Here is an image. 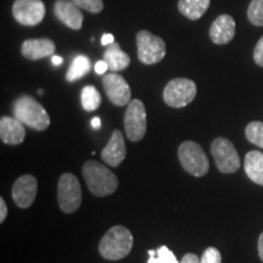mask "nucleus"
<instances>
[{"label":"nucleus","instance_id":"33","mask_svg":"<svg viewBox=\"0 0 263 263\" xmlns=\"http://www.w3.org/2000/svg\"><path fill=\"white\" fill-rule=\"evenodd\" d=\"M258 256L263 262V233L258 238Z\"/></svg>","mask_w":263,"mask_h":263},{"label":"nucleus","instance_id":"35","mask_svg":"<svg viewBox=\"0 0 263 263\" xmlns=\"http://www.w3.org/2000/svg\"><path fill=\"white\" fill-rule=\"evenodd\" d=\"M90 123H91V127L95 128V129H99V128L101 127V120L99 117H94Z\"/></svg>","mask_w":263,"mask_h":263},{"label":"nucleus","instance_id":"18","mask_svg":"<svg viewBox=\"0 0 263 263\" xmlns=\"http://www.w3.org/2000/svg\"><path fill=\"white\" fill-rule=\"evenodd\" d=\"M104 60L107 62L108 70L112 72L123 71L129 66L130 58L127 52L121 49L118 43H112L106 48L104 52Z\"/></svg>","mask_w":263,"mask_h":263},{"label":"nucleus","instance_id":"20","mask_svg":"<svg viewBox=\"0 0 263 263\" xmlns=\"http://www.w3.org/2000/svg\"><path fill=\"white\" fill-rule=\"evenodd\" d=\"M210 4L211 0H179L178 10L186 18L195 21L202 17L209 10Z\"/></svg>","mask_w":263,"mask_h":263},{"label":"nucleus","instance_id":"15","mask_svg":"<svg viewBox=\"0 0 263 263\" xmlns=\"http://www.w3.org/2000/svg\"><path fill=\"white\" fill-rule=\"evenodd\" d=\"M236 25L234 18L230 15L218 16L210 28V38L215 44L223 45L228 44L233 41L235 35Z\"/></svg>","mask_w":263,"mask_h":263},{"label":"nucleus","instance_id":"2","mask_svg":"<svg viewBox=\"0 0 263 263\" xmlns=\"http://www.w3.org/2000/svg\"><path fill=\"white\" fill-rule=\"evenodd\" d=\"M133 248V235L123 226H115L106 232L99 244V252L108 261H118L129 255Z\"/></svg>","mask_w":263,"mask_h":263},{"label":"nucleus","instance_id":"5","mask_svg":"<svg viewBox=\"0 0 263 263\" xmlns=\"http://www.w3.org/2000/svg\"><path fill=\"white\" fill-rule=\"evenodd\" d=\"M197 93L195 82L189 78H174L163 89V100L173 108H182L193 103Z\"/></svg>","mask_w":263,"mask_h":263},{"label":"nucleus","instance_id":"28","mask_svg":"<svg viewBox=\"0 0 263 263\" xmlns=\"http://www.w3.org/2000/svg\"><path fill=\"white\" fill-rule=\"evenodd\" d=\"M254 60L258 66L263 67V35L256 44L254 50Z\"/></svg>","mask_w":263,"mask_h":263},{"label":"nucleus","instance_id":"6","mask_svg":"<svg viewBox=\"0 0 263 263\" xmlns=\"http://www.w3.org/2000/svg\"><path fill=\"white\" fill-rule=\"evenodd\" d=\"M58 202L62 212L73 213L81 207L82 188L80 180L72 173H64L58 184Z\"/></svg>","mask_w":263,"mask_h":263},{"label":"nucleus","instance_id":"27","mask_svg":"<svg viewBox=\"0 0 263 263\" xmlns=\"http://www.w3.org/2000/svg\"><path fill=\"white\" fill-rule=\"evenodd\" d=\"M200 263H222L221 252L218 249L210 246L203 251Z\"/></svg>","mask_w":263,"mask_h":263},{"label":"nucleus","instance_id":"3","mask_svg":"<svg viewBox=\"0 0 263 263\" xmlns=\"http://www.w3.org/2000/svg\"><path fill=\"white\" fill-rule=\"evenodd\" d=\"M14 117L25 126L35 130H45L50 126V116L44 107L31 95H21L12 104Z\"/></svg>","mask_w":263,"mask_h":263},{"label":"nucleus","instance_id":"7","mask_svg":"<svg viewBox=\"0 0 263 263\" xmlns=\"http://www.w3.org/2000/svg\"><path fill=\"white\" fill-rule=\"evenodd\" d=\"M138 59L144 65H155L162 61L166 55V44L163 39L149 31L141 29L137 34Z\"/></svg>","mask_w":263,"mask_h":263},{"label":"nucleus","instance_id":"8","mask_svg":"<svg viewBox=\"0 0 263 263\" xmlns=\"http://www.w3.org/2000/svg\"><path fill=\"white\" fill-rule=\"evenodd\" d=\"M146 110L143 101L133 99L124 114V130L130 141H139L146 133Z\"/></svg>","mask_w":263,"mask_h":263},{"label":"nucleus","instance_id":"13","mask_svg":"<svg viewBox=\"0 0 263 263\" xmlns=\"http://www.w3.org/2000/svg\"><path fill=\"white\" fill-rule=\"evenodd\" d=\"M54 14L59 21L74 31H78L83 26L84 17L81 8L72 0H57L54 4Z\"/></svg>","mask_w":263,"mask_h":263},{"label":"nucleus","instance_id":"34","mask_svg":"<svg viewBox=\"0 0 263 263\" xmlns=\"http://www.w3.org/2000/svg\"><path fill=\"white\" fill-rule=\"evenodd\" d=\"M51 62H52V65L60 66L62 62H64V59H62L61 57H58V55H52V57H51Z\"/></svg>","mask_w":263,"mask_h":263},{"label":"nucleus","instance_id":"12","mask_svg":"<svg viewBox=\"0 0 263 263\" xmlns=\"http://www.w3.org/2000/svg\"><path fill=\"white\" fill-rule=\"evenodd\" d=\"M38 182L32 174H25L15 180L12 185V200L20 209H28L37 196Z\"/></svg>","mask_w":263,"mask_h":263},{"label":"nucleus","instance_id":"21","mask_svg":"<svg viewBox=\"0 0 263 263\" xmlns=\"http://www.w3.org/2000/svg\"><path fill=\"white\" fill-rule=\"evenodd\" d=\"M91 68V62L85 55H77L72 60L70 67H68L67 73H66V80L67 82H76L84 77Z\"/></svg>","mask_w":263,"mask_h":263},{"label":"nucleus","instance_id":"36","mask_svg":"<svg viewBox=\"0 0 263 263\" xmlns=\"http://www.w3.org/2000/svg\"><path fill=\"white\" fill-rule=\"evenodd\" d=\"M38 94L42 95V94H43V89H39V90H38Z\"/></svg>","mask_w":263,"mask_h":263},{"label":"nucleus","instance_id":"25","mask_svg":"<svg viewBox=\"0 0 263 263\" xmlns=\"http://www.w3.org/2000/svg\"><path fill=\"white\" fill-rule=\"evenodd\" d=\"M248 17L252 25L263 26V0H251L248 9Z\"/></svg>","mask_w":263,"mask_h":263},{"label":"nucleus","instance_id":"24","mask_svg":"<svg viewBox=\"0 0 263 263\" xmlns=\"http://www.w3.org/2000/svg\"><path fill=\"white\" fill-rule=\"evenodd\" d=\"M245 136L250 143L263 149V122H250L245 129Z\"/></svg>","mask_w":263,"mask_h":263},{"label":"nucleus","instance_id":"17","mask_svg":"<svg viewBox=\"0 0 263 263\" xmlns=\"http://www.w3.org/2000/svg\"><path fill=\"white\" fill-rule=\"evenodd\" d=\"M26 129L24 123L16 117L3 116L0 118V138L8 145H18L25 140Z\"/></svg>","mask_w":263,"mask_h":263},{"label":"nucleus","instance_id":"1","mask_svg":"<svg viewBox=\"0 0 263 263\" xmlns=\"http://www.w3.org/2000/svg\"><path fill=\"white\" fill-rule=\"evenodd\" d=\"M84 180L93 195L105 197L111 195L118 188V178L112 171L95 160L87 161L82 167Z\"/></svg>","mask_w":263,"mask_h":263},{"label":"nucleus","instance_id":"10","mask_svg":"<svg viewBox=\"0 0 263 263\" xmlns=\"http://www.w3.org/2000/svg\"><path fill=\"white\" fill-rule=\"evenodd\" d=\"M12 16L22 26H37L44 20L45 5L42 0H15Z\"/></svg>","mask_w":263,"mask_h":263},{"label":"nucleus","instance_id":"14","mask_svg":"<svg viewBox=\"0 0 263 263\" xmlns=\"http://www.w3.org/2000/svg\"><path fill=\"white\" fill-rule=\"evenodd\" d=\"M126 154L127 149L122 132L118 129L114 130L106 146L101 151V157H103L104 162L111 167H117L126 159Z\"/></svg>","mask_w":263,"mask_h":263},{"label":"nucleus","instance_id":"19","mask_svg":"<svg viewBox=\"0 0 263 263\" xmlns=\"http://www.w3.org/2000/svg\"><path fill=\"white\" fill-rule=\"evenodd\" d=\"M244 168L246 176L252 182L263 185V154L261 151L252 150L246 154Z\"/></svg>","mask_w":263,"mask_h":263},{"label":"nucleus","instance_id":"29","mask_svg":"<svg viewBox=\"0 0 263 263\" xmlns=\"http://www.w3.org/2000/svg\"><path fill=\"white\" fill-rule=\"evenodd\" d=\"M94 68H95V72H97L98 74H104L105 72L108 70V65L105 60H100V61H98L97 64H95Z\"/></svg>","mask_w":263,"mask_h":263},{"label":"nucleus","instance_id":"30","mask_svg":"<svg viewBox=\"0 0 263 263\" xmlns=\"http://www.w3.org/2000/svg\"><path fill=\"white\" fill-rule=\"evenodd\" d=\"M6 216H8V206H6L5 200L2 197L0 199V222H4Z\"/></svg>","mask_w":263,"mask_h":263},{"label":"nucleus","instance_id":"23","mask_svg":"<svg viewBox=\"0 0 263 263\" xmlns=\"http://www.w3.org/2000/svg\"><path fill=\"white\" fill-rule=\"evenodd\" d=\"M147 263H179L176 256L167 246H160L157 250H149Z\"/></svg>","mask_w":263,"mask_h":263},{"label":"nucleus","instance_id":"16","mask_svg":"<svg viewBox=\"0 0 263 263\" xmlns=\"http://www.w3.org/2000/svg\"><path fill=\"white\" fill-rule=\"evenodd\" d=\"M55 43L49 38L27 39L22 43L21 52L28 60L37 61L41 59L52 57L55 52Z\"/></svg>","mask_w":263,"mask_h":263},{"label":"nucleus","instance_id":"9","mask_svg":"<svg viewBox=\"0 0 263 263\" xmlns=\"http://www.w3.org/2000/svg\"><path fill=\"white\" fill-rule=\"evenodd\" d=\"M211 153L217 168L222 173H235L240 168V157L234 144L227 138H216L212 141Z\"/></svg>","mask_w":263,"mask_h":263},{"label":"nucleus","instance_id":"32","mask_svg":"<svg viewBox=\"0 0 263 263\" xmlns=\"http://www.w3.org/2000/svg\"><path fill=\"white\" fill-rule=\"evenodd\" d=\"M115 43V37L111 33H106V34L103 35V38H101V44L104 45V47H108L110 44H112Z\"/></svg>","mask_w":263,"mask_h":263},{"label":"nucleus","instance_id":"31","mask_svg":"<svg viewBox=\"0 0 263 263\" xmlns=\"http://www.w3.org/2000/svg\"><path fill=\"white\" fill-rule=\"evenodd\" d=\"M180 263H200V258L195 254H186L183 256Z\"/></svg>","mask_w":263,"mask_h":263},{"label":"nucleus","instance_id":"22","mask_svg":"<svg viewBox=\"0 0 263 263\" xmlns=\"http://www.w3.org/2000/svg\"><path fill=\"white\" fill-rule=\"evenodd\" d=\"M81 101L85 111H95L101 104V95L94 85H85L82 89Z\"/></svg>","mask_w":263,"mask_h":263},{"label":"nucleus","instance_id":"11","mask_svg":"<svg viewBox=\"0 0 263 263\" xmlns=\"http://www.w3.org/2000/svg\"><path fill=\"white\" fill-rule=\"evenodd\" d=\"M103 87L108 100L116 106H124L130 103L132 90L129 84L116 72L104 76Z\"/></svg>","mask_w":263,"mask_h":263},{"label":"nucleus","instance_id":"26","mask_svg":"<svg viewBox=\"0 0 263 263\" xmlns=\"http://www.w3.org/2000/svg\"><path fill=\"white\" fill-rule=\"evenodd\" d=\"M72 2L81 9L87 10L88 12H93V14H99L104 10L103 0H72Z\"/></svg>","mask_w":263,"mask_h":263},{"label":"nucleus","instance_id":"4","mask_svg":"<svg viewBox=\"0 0 263 263\" xmlns=\"http://www.w3.org/2000/svg\"><path fill=\"white\" fill-rule=\"evenodd\" d=\"M178 157L185 172L194 177H203L209 172V159H207L205 151L196 141L186 140L180 144Z\"/></svg>","mask_w":263,"mask_h":263}]
</instances>
